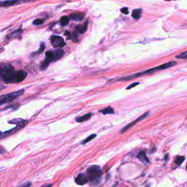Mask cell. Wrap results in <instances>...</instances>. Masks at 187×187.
<instances>
[{
	"mask_svg": "<svg viewBox=\"0 0 187 187\" xmlns=\"http://www.w3.org/2000/svg\"><path fill=\"white\" fill-rule=\"evenodd\" d=\"M176 64H177V63L176 62L171 61V62L166 63L165 64H164L161 65L160 66H156V67H155V68H154L150 69L147 70H145V71L142 72H138V73H136V74H133V75H131L126 76V77H121V78H120L119 79H118L117 81H129V80H131L133 78H135L142 76L148 74H151V73L154 72V71H156L164 70V69H166L171 68V67H172V66L176 65Z\"/></svg>",
	"mask_w": 187,
	"mask_h": 187,
	"instance_id": "6da1fadb",
	"label": "cell"
},
{
	"mask_svg": "<svg viewBox=\"0 0 187 187\" xmlns=\"http://www.w3.org/2000/svg\"><path fill=\"white\" fill-rule=\"evenodd\" d=\"M87 176L91 185H98L101 183L103 179V171L101 167L92 165L87 170Z\"/></svg>",
	"mask_w": 187,
	"mask_h": 187,
	"instance_id": "7a4b0ae2",
	"label": "cell"
},
{
	"mask_svg": "<svg viewBox=\"0 0 187 187\" xmlns=\"http://www.w3.org/2000/svg\"><path fill=\"white\" fill-rule=\"evenodd\" d=\"M16 71L10 64H4L1 68V78L6 83H16Z\"/></svg>",
	"mask_w": 187,
	"mask_h": 187,
	"instance_id": "3957f363",
	"label": "cell"
},
{
	"mask_svg": "<svg viewBox=\"0 0 187 187\" xmlns=\"http://www.w3.org/2000/svg\"><path fill=\"white\" fill-rule=\"evenodd\" d=\"M64 55V52L62 50H57L54 51L46 52L45 61L49 64L53 62H56L61 59Z\"/></svg>",
	"mask_w": 187,
	"mask_h": 187,
	"instance_id": "277c9868",
	"label": "cell"
},
{
	"mask_svg": "<svg viewBox=\"0 0 187 187\" xmlns=\"http://www.w3.org/2000/svg\"><path fill=\"white\" fill-rule=\"evenodd\" d=\"M24 92V90H21L2 95L1 97H0V104H1V105H2L4 104H6L10 102H12L14 99L23 95Z\"/></svg>",
	"mask_w": 187,
	"mask_h": 187,
	"instance_id": "5b68a950",
	"label": "cell"
},
{
	"mask_svg": "<svg viewBox=\"0 0 187 187\" xmlns=\"http://www.w3.org/2000/svg\"><path fill=\"white\" fill-rule=\"evenodd\" d=\"M51 43L52 46L56 48H61L66 45L63 38L59 36H53L51 38Z\"/></svg>",
	"mask_w": 187,
	"mask_h": 187,
	"instance_id": "8992f818",
	"label": "cell"
},
{
	"mask_svg": "<svg viewBox=\"0 0 187 187\" xmlns=\"http://www.w3.org/2000/svg\"><path fill=\"white\" fill-rule=\"evenodd\" d=\"M149 111L145 112L144 114L141 115V116H139L138 119H137L136 120H135V121H133V122L130 123L127 125H126L125 127H124L122 129H121V133H124V132H126L127 131H128L129 129H130L132 127H133L135 125H136L137 123H138L140 121H141V120L144 119L145 118H146V117H147L149 115Z\"/></svg>",
	"mask_w": 187,
	"mask_h": 187,
	"instance_id": "52a82bcc",
	"label": "cell"
},
{
	"mask_svg": "<svg viewBox=\"0 0 187 187\" xmlns=\"http://www.w3.org/2000/svg\"><path fill=\"white\" fill-rule=\"evenodd\" d=\"M75 183L78 185H84L89 182V179L87 175L85 173H80L75 178Z\"/></svg>",
	"mask_w": 187,
	"mask_h": 187,
	"instance_id": "ba28073f",
	"label": "cell"
},
{
	"mask_svg": "<svg viewBox=\"0 0 187 187\" xmlns=\"http://www.w3.org/2000/svg\"><path fill=\"white\" fill-rule=\"evenodd\" d=\"M8 123L16 125L17 126L20 127L22 129L24 127L28 124V120H24L21 118H17V119H14L11 120H9L8 121Z\"/></svg>",
	"mask_w": 187,
	"mask_h": 187,
	"instance_id": "9c48e42d",
	"label": "cell"
},
{
	"mask_svg": "<svg viewBox=\"0 0 187 187\" xmlns=\"http://www.w3.org/2000/svg\"><path fill=\"white\" fill-rule=\"evenodd\" d=\"M21 129L22 128L20 127L17 126L16 127L13 128L10 130L5 131L4 132H2L1 133V137H0V138H1V139H2L4 138H6V137H7L12 135L14 134L15 133H16L17 131H18L20 129Z\"/></svg>",
	"mask_w": 187,
	"mask_h": 187,
	"instance_id": "30bf717a",
	"label": "cell"
},
{
	"mask_svg": "<svg viewBox=\"0 0 187 187\" xmlns=\"http://www.w3.org/2000/svg\"><path fill=\"white\" fill-rule=\"evenodd\" d=\"M27 76V72L19 70L16 71V83L21 82L25 79Z\"/></svg>",
	"mask_w": 187,
	"mask_h": 187,
	"instance_id": "8fae6325",
	"label": "cell"
},
{
	"mask_svg": "<svg viewBox=\"0 0 187 187\" xmlns=\"http://www.w3.org/2000/svg\"><path fill=\"white\" fill-rule=\"evenodd\" d=\"M84 17L85 15L83 14V13H72V14H70L69 18L72 20V21H75L76 22H81L83 20Z\"/></svg>",
	"mask_w": 187,
	"mask_h": 187,
	"instance_id": "7c38bea8",
	"label": "cell"
},
{
	"mask_svg": "<svg viewBox=\"0 0 187 187\" xmlns=\"http://www.w3.org/2000/svg\"><path fill=\"white\" fill-rule=\"evenodd\" d=\"M92 115V113L86 114H85L82 116H77L75 119V120H76V121L77 122H82L83 121H87V120H88L89 119H91Z\"/></svg>",
	"mask_w": 187,
	"mask_h": 187,
	"instance_id": "4fadbf2b",
	"label": "cell"
},
{
	"mask_svg": "<svg viewBox=\"0 0 187 187\" xmlns=\"http://www.w3.org/2000/svg\"><path fill=\"white\" fill-rule=\"evenodd\" d=\"M19 2V0H7V1H2L0 3L1 6L8 7L14 6Z\"/></svg>",
	"mask_w": 187,
	"mask_h": 187,
	"instance_id": "5bb4252c",
	"label": "cell"
},
{
	"mask_svg": "<svg viewBox=\"0 0 187 187\" xmlns=\"http://www.w3.org/2000/svg\"><path fill=\"white\" fill-rule=\"evenodd\" d=\"M137 157L142 162L146 163H149V160L148 158H147V156H146L145 153L144 151L140 152L138 154Z\"/></svg>",
	"mask_w": 187,
	"mask_h": 187,
	"instance_id": "9a60e30c",
	"label": "cell"
},
{
	"mask_svg": "<svg viewBox=\"0 0 187 187\" xmlns=\"http://www.w3.org/2000/svg\"><path fill=\"white\" fill-rule=\"evenodd\" d=\"M142 9H135L132 11V17L135 19H139L141 17Z\"/></svg>",
	"mask_w": 187,
	"mask_h": 187,
	"instance_id": "2e32d148",
	"label": "cell"
},
{
	"mask_svg": "<svg viewBox=\"0 0 187 187\" xmlns=\"http://www.w3.org/2000/svg\"><path fill=\"white\" fill-rule=\"evenodd\" d=\"M99 112L102 113L104 115L113 114H114V109L111 107H110V106L99 110Z\"/></svg>",
	"mask_w": 187,
	"mask_h": 187,
	"instance_id": "e0dca14e",
	"label": "cell"
},
{
	"mask_svg": "<svg viewBox=\"0 0 187 187\" xmlns=\"http://www.w3.org/2000/svg\"><path fill=\"white\" fill-rule=\"evenodd\" d=\"M87 21L83 25H79L77 26V31L80 33V34H83V33L85 32L86 31L87 29Z\"/></svg>",
	"mask_w": 187,
	"mask_h": 187,
	"instance_id": "ac0fdd59",
	"label": "cell"
},
{
	"mask_svg": "<svg viewBox=\"0 0 187 187\" xmlns=\"http://www.w3.org/2000/svg\"><path fill=\"white\" fill-rule=\"evenodd\" d=\"M69 19L70 18L67 16L62 17L61 19V21H60L61 25L62 26H66V25H68L69 22Z\"/></svg>",
	"mask_w": 187,
	"mask_h": 187,
	"instance_id": "d6986e66",
	"label": "cell"
},
{
	"mask_svg": "<svg viewBox=\"0 0 187 187\" xmlns=\"http://www.w3.org/2000/svg\"><path fill=\"white\" fill-rule=\"evenodd\" d=\"M96 137H97V135H96V134H92V135H91L89 137H87V138L84 140V141H83L82 142L81 144H86L87 143H88V142H90L91 141H92V139H93L95 138H96Z\"/></svg>",
	"mask_w": 187,
	"mask_h": 187,
	"instance_id": "ffe728a7",
	"label": "cell"
},
{
	"mask_svg": "<svg viewBox=\"0 0 187 187\" xmlns=\"http://www.w3.org/2000/svg\"><path fill=\"white\" fill-rule=\"evenodd\" d=\"M176 58L178 59H187V51L183 52L176 56Z\"/></svg>",
	"mask_w": 187,
	"mask_h": 187,
	"instance_id": "44dd1931",
	"label": "cell"
},
{
	"mask_svg": "<svg viewBox=\"0 0 187 187\" xmlns=\"http://www.w3.org/2000/svg\"><path fill=\"white\" fill-rule=\"evenodd\" d=\"M185 160V157L183 156H179L177 157L176 159L175 160V163L176 165H181Z\"/></svg>",
	"mask_w": 187,
	"mask_h": 187,
	"instance_id": "7402d4cb",
	"label": "cell"
},
{
	"mask_svg": "<svg viewBox=\"0 0 187 187\" xmlns=\"http://www.w3.org/2000/svg\"><path fill=\"white\" fill-rule=\"evenodd\" d=\"M49 64H50L47 62H46L45 60L44 61H43L41 63V65H40V69H41V70H45L47 68Z\"/></svg>",
	"mask_w": 187,
	"mask_h": 187,
	"instance_id": "603a6c76",
	"label": "cell"
},
{
	"mask_svg": "<svg viewBox=\"0 0 187 187\" xmlns=\"http://www.w3.org/2000/svg\"><path fill=\"white\" fill-rule=\"evenodd\" d=\"M42 23H43V21H42V19H36V20H35L34 22H33V24L36 25H41Z\"/></svg>",
	"mask_w": 187,
	"mask_h": 187,
	"instance_id": "cb8c5ba5",
	"label": "cell"
},
{
	"mask_svg": "<svg viewBox=\"0 0 187 187\" xmlns=\"http://www.w3.org/2000/svg\"><path fill=\"white\" fill-rule=\"evenodd\" d=\"M139 84H140V82H139L133 83H132L131 85H129V86L127 87L126 88V90H130V89H131L132 88L135 87L137 86V85H139Z\"/></svg>",
	"mask_w": 187,
	"mask_h": 187,
	"instance_id": "d4e9b609",
	"label": "cell"
},
{
	"mask_svg": "<svg viewBox=\"0 0 187 187\" xmlns=\"http://www.w3.org/2000/svg\"><path fill=\"white\" fill-rule=\"evenodd\" d=\"M121 12L124 13V14H128L129 13V9L128 8H127V7H124V8H122L121 9Z\"/></svg>",
	"mask_w": 187,
	"mask_h": 187,
	"instance_id": "484cf974",
	"label": "cell"
},
{
	"mask_svg": "<svg viewBox=\"0 0 187 187\" xmlns=\"http://www.w3.org/2000/svg\"><path fill=\"white\" fill-rule=\"evenodd\" d=\"M45 44H42V45H41V47H40V49H39L38 51H37V53H42V52L43 51V50H44V49H45Z\"/></svg>",
	"mask_w": 187,
	"mask_h": 187,
	"instance_id": "4316f807",
	"label": "cell"
},
{
	"mask_svg": "<svg viewBox=\"0 0 187 187\" xmlns=\"http://www.w3.org/2000/svg\"><path fill=\"white\" fill-rule=\"evenodd\" d=\"M31 184L30 183H26L24 184L21 185V186H31Z\"/></svg>",
	"mask_w": 187,
	"mask_h": 187,
	"instance_id": "83f0119b",
	"label": "cell"
},
{
	"mask_svg": "<svg viewBox=\"0 0 187 187\" xmlns=\"http://www.w3.org/2000/svg\"><path fill=\"white\" fill-rule=\"evenodd\" d=\"M165 1H175V0H165Z\"/></svg>",
	"mask_w": 187,
	"mask_h": 187,
	"instance_id": "f1b7e54d",
	"label": "cell"
},
{
	"mask_svg": "<svg viewBox=\"0 0 187 187\" xmlns=\"http://www.w3.org/2000/svg\"><path fill=\"white\" fill-rule=\"evenodd\" d=\"M186 170H187V164H186Z\"/></svg>",
	"mask_w": 187,
	"mask_h": 187,
	"instance_id": "f546056e",
	"label": "cell"
}]
</instances>
